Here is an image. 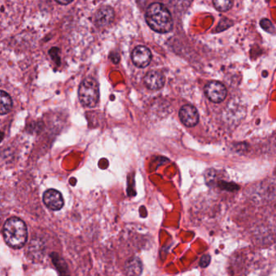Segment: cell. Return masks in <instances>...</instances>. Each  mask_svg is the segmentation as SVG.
Wrapping results in <instances>:
<instances>
[{
    "label": "cell",
    "mask_w": 276,
    "mask_h": 276,
    "mask_svg": "<svg viewBox=\"0 0 276 276\" xmlns=\"http://www.w3.org/2000/svg\"><path fill=\"white\" fill-rule=\"evenodd\" d=\"M148 26L157 33H169L173 29V19L166 7L159 3L148 6L145 14Z\"/></svg>",
    "instance_id": "cell-1"
},
{
    "label": "cell",
    "mask_w": 276,
    "mask_h": 276,
    "mask_svg": "<svg viewBox=\"0 0 276 276\" xmlns=\"http://www.w3.org/2000/svg\"><path fill=\"white\" fill-rule=\"evenodd\" d=\"M3 233L5 242L14 249L23 247L27 242V226L18 217H11L5 222Z\"/></svg>",
    "instance_id": "cell-2"
},
{
    "label": "cell",
    "mask_w": 276,
    "mask_h": 276,
    "mask_svg": "<svg viewBox=\"0 0 276 276\" xmlns=\"http://www.w3.org/2000/svg\"><path fill=\"white\" fill-rule=\"evenodd\" d=\"M78 98L86 107L96 106L99 99V84L94 78H88L82 81L78 89Z\"/></svg>",
    "instance_id": "cell-3"
},
{
    "label": "cell",
    "mask_w": 276,
    "mask_h": 276,
    "mask_svg": "<svg viewBox=\"0 0 276 276\" xmlns=\"http://www.w3.org/2000/svg\"><path fill=\"white\" fill-rule=\"evenodd\" d=\"M206 96L210 101L221 103L227 96V90L221 82L213 81L206 85L204 88Z\"/></svg>",
    "instance_id": "cell-4"
},
{
    "label": "cell",
    "mask_w": 276,
    "mask_h": 276,
    "mask_svg": "<svg viewBox=\"0 0 276 276\" xmlns=\"http://www.w3.org/2000/svg\"><path fill=\"white\" fill-rule=\"evenodd\" d=\"M152 55L148 48L145 46H137L132 53V61L136 67L144 68L151 63Z\"/></svg>",
    "instance_id": "cell-5"
},
{
    "label": "cell",
    "mask_w": 276,
    "mask_h": 276,
    "mask_svg": "<svg viewBox=\"0 0 276 276\" xmlns=\"http://www.w3.org/2000/svg\"><path fill=\"white\" fill-rule=\"evenodd\" d=\"M43 201L47 208L54 211L61 209L64 205L62 196L55 189H49L46 190L43 196Z\"/></svg>",
    "instance_id": "cell-6"
},
{
    "label": "cell",
    "mask_w": 276,
    "mask_h": 276,
    "mask_svg": "<svg viewBox=\"0 0 276 276\" xmlns=\"http://www.w3.org/2000/svg\"><path fill=\"white\" fill-rule=\"evenodd\" d=\"M179 118L187 127H194L199 122V113L192 105H185L179 111Z\"/></svg>",
    "instance_id": "cell-7"
},
{
    "label": "cell",
    "mask_w": 276,
    "mask_h": 276,
    "mask_svg": "<svg viewBox=\"0 0 276 276\" xmlns=\"http://www.w3.org/2000/svg\"><path fill=\"white\" fill-rule=\"evenodd\" d=\"M144 82L148 89L156 91L163 88L165 84V78L162 73L152 71L147 73L144 78Z\"/></svg>",
    "instance_id": "cell-8"
},
{
    "label": "cell",
    "mask_w": 276,
    "mask_h": 276,
    "mask_svg": "<svg viewBox=\"0 0 276 276\" xmlns=\"http://www.w3.org/2000/svg\"><path fill=\"white\" fill-rule=\"evenodd\" d=\"M114 19V11L110 7H103L95 15V23L100 27L107 26Z\"/></svg>",
    "instance_id": "cell-9"
},
{
    "label": "cell",
    "mask_w": 276,
    "mask_h": 276,
    "mask_svg": "<svg viewBox=\"0 0 276 276\" xmlns=\"http://www.w3.org/2000/svg\"><path fill=\"white\" fill-rule=\"evenodd\" d=\"M142 263L138 258H130L124 265V270L128 276H140L142 273Z\"/></svg>",
    "instance_id": "cell-10"
},
{
    "label": "cell",
    "mask_w": 276,
    "mask_h": 276,
    "mask_svg": "<svg viewBox=\"0 0 276 276\" xmlns=\"http://www.w3.org/2000/svg\"><path fill=\"white\" fill-rule=\"evenodd\" d=\"M12 99L7 92L0 90V115L8 114L12 109Z\"/></svg>",
    "instance_id": "cell-11"
},
{
    "label": "cell",
    "mask_w": 276,
    "mask_h": 276,
    "mask_svg": "<svg viewBox=\"0 0 276 276\" xmlns=\"http://www.w3.org/2000/svg\"><path fill=\"white\" fill-rule=\"evenodd\" d=\"M51 259L56 268L58 270L60 275L70 276L68 266H67V263H66L65 260L62 258L60 257L57 253H51Z\"/></svg>",
    "instance_id": "cell-12"
},
{
    "label": "cell",
    "mask_w": 276,
    "mask_h": 276,
    "mask_svg": "<svg viewBox=\"0 0 276 276\" xmlns=\"http://www.w3.org/2000/svg\"><path fill=\"white\" fill-rule=\"evenodd\" d=\"M233 0H214L215 8L220 12H226L232 8Z\"/></svg>",
    "instance_id": "cell-13"
},
{
    "label": "cell",
    "mask_w": 276,
    "mask_h": 276,
    "mask_svg": "<svg viewBox=\"0 0 276 276\" xmlns=\"http://www.w3.org/2000/svg\"><path fill=\"white\" fill-rule=\"evenodd\" d=\"M260 25L265 31H267L268 33H272L273 31H274V26H273L272 23L269 19H262L260 21Z\"/></svg>",
    "instance_id": "cell-14"
},
{
    "label": "cell",
    "mask_w": 276,
    "mask_h": 276,
    "mask_svg": "<svg viewBox=\"0 0 276 276\" xmlns=\"http://www.w3.org/2000/svg\"><path fill=\"white\" fill-rule=\"evenodd\" d=\"M211 262V257L208 254H204L200 260V266L201 267H207Z\"/></svg>",
    "instance_id": "cell-15"
},
{
    "label": "cell",
    "mask_w": 276,
    "mask_h": 276,
    "mask_svg": "<svg viewBox=\"0 0 276 276\" xmlns=\"http://www.w3.org/2000/svg\"><path fill=\"white\" fill-rule=\"evenodd\" d=\"M56 1L62 5H67V4H71L73 0H56Z\"/></svg>",
    "instance_id": "cell-16"
}]
</instances>
